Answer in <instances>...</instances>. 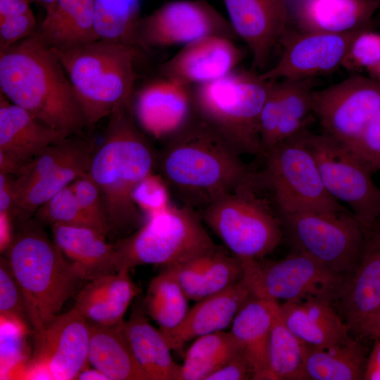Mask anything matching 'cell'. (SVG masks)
<instances>
[{"label": "cell", "instance_id": "cell-1", "mask_svg": "<svg viewBox=\"0 0 380 380\" xmlns=\"http://www.w3.org/2000/svg\"><path fill=\"white\" fill-rule=\"evenodd\" d=\"M172 197L198 213L247 181L253 172L231 144L195 113L157 152Z\"/></svg>", "mask_w": 380, "mask_h": 380}, {"label": "cell", "instance_id": "cell-2", "mask_svg": "<svg viewBox=\"0 0 380 380\" xmlns=\"http://www.w3.org/2000/svg\"><path fill=\"white\" fill-rule=\"evenodd\" d=\"M108 118L87 174L100 191L107 214L108 238L114 243L146 221L133 194L139 183L157 170V151L137 125L132 103L118 108Z\"/></svg>", "mask_w": 380, "mask_h": 380}, {"label": "cell", "instance_id": "cell-3", "mask_svg": "<svg viewBox=\"0 0 380 380\" xmlns=\"http://www.w3.org/2000/svg\"><path fill=\"white\" fill-rule=\"evenodd\" d=\"M0 90L10 101L66 138L87 121L56 50L36 33L0 51Z\"/></svg>", "mask_w": 380, "mask_h": 380}, {"label": "cell", "instance_id": "cell-4", "mask_svg": "<svg viewBox=\"0 0 380 380\" xmlns=\"http://www.w3.org/2000/svg\"><path fill=\"white\" fill-rule=\"evenodd\" d=\"M32 217L13 224L4 249L25 302L33 334L42 329L87 281Z\"/></svg>", "mask_w": 380, "mask_h": 380}, {"label": "cell", "instance_id": "cell-5", "mask_svg": "<svg viewBox=\"0 0 380 380\" xmlns=\"http://www.w3.org/2000/svg\"><path fill=\"white\" fill-rule=\"evenodd\" d=\"M93 129L118 108L133 103L139 48L96 40L57 51Z\"/></svg>", "mask_w": 380, "mask_h": 380}, {"label": "cell", "instance_id": "cell-6", "mask_svg": "<svg viewBox=\"0 0 380 380\" xmlns=\"http://www.w3.org/2000/svg\"><path fill=\"white\" fill-rule=\"evenodd\" d=\"M272 81L253 70L230 72L191 87L194 113L241 156H263L260 115Z\"/></svg>", "mask_w": 380, "mask_h": 380}, {"label": "cell", "instance_id": "cell-7", "mask_svg": "<svg viewBox=\"0 0 380 380\" xmlns=\"http://www.w3.org/2000/svg\"><path fill=\"white\" fill-rule=\"evenodd\" d=\"M299 133L265 153V166L253 172L252 184L270 196L277 213L349 211L326 189L316 160Z\"/></svg>", "mask_w": 380, "mask_h": 380}, {"label": "cell", "instance_id": "cell-8", "mask_svg": "<svg viewBox=\"0 0 380 380\" xmlns=\"http://www.w3.org/2000/svg\"><path fill=\"white\" fill-rule=\"evenodd\" d=\"M198 213L232 255L242 260L262 259L284 238L274 207L253 186L251 177Z\"/></svg>", "mask_w": 380, "mask_h": 380}, {"label": "cell", "instance_id": "cell-9", "mask_svg": "<svg viewBox=\"0 0 380 380\" xmlns=\"http://www.w3.org/2000/svg\"><path fill=\"white\" fill-rule=\"evenodd\" d=\"M203 223L197 212L173 204L150 217L132 234L113 243L117 272L142 265L165 267L215 249L217 246Z\"/></svg>", "mask_w": 380, "mask_h": 380}, {"label": "cell", "instance_id": "cell-10", "mask_svg": "<svg viewBox=\"0 0 380 380\" xmlns=\"http://www.w3.org/2000/svg\"><path fill=\"white\" fill-rule=\"evenodd\" d=\"M284 237L293 251L303 253L330 271L350 277L357 267L365 228L352 212L277 213Z\"/></svg>", "mask_w": 380, "mask_h": 380}, {"label": "cell", "instance_id": "cell-11", "mask_svg": "<svg viewBox=\"0 0 380 380\" xmlns=\"http://www.w3.org/2000/svg\"><path fill=\"white\" fill-rule=\"evenodd\" d=\"M241 261V280L251 296L277 302L298 301L312 296L331 302L347 279L298 251H293L285 258L275 261Z\"/></svg>", "mask_w": 380, "mask_h": 380}, {"label": "cell", "instance_id": "cell-12", "mask_svg": "<svg viewBox=\"0 0 380 380\" xmlns=\"http://www.w3.org/2000/svg\"><path fill=\"white\" fill-rule=\"evenodd\" d=\"M299 134L312 152L329 194L346 203L363 226L376 222L380 218V188L363 163L324 134L304 129Z\"/></svg>", "mask_w": 380, "mask_h": 380}, {"label": "cell", "instance_id": "cell-13", "mask_svg": "<svg viewBox=\"0 0 380 380\" xmlns=\"http://www.w3.org/2000/svg\"><path fill=\"white\" fill-rule=\"evenodd\" d=\"M380 107V81L353 75L314 90L312 110L324 134L350 149Z\"/></svg>", "mask_w": 380, "mask_h": 380}, {"label": "cell", "instance_id": "cell-14", "mask_svg": "<svg viewBox=\"0 0 380 380\" xmlns=\"http://www.w3.org/2000/svg\"><path fill=\"white\" fill-rule=\"evenodd\" d=\"M89 320L77 309L56 315L34 333L26 379L72 380L86 367Z\"/></svg>", "mask_w": 380, "mask_h": 380}, {"label": "cell", "instance_id": "cell-15", "mask_svg": "<svg viewBox=\"0 0 380 380\" xmlns=\"http://www.w3.org/2000/svg\"><path fill=\"white\" fill-rule=\"evenodd\" d=\"M209 36L234 40L237 35L229 19L205 0L166 2L141 18L139 39L144 51L153 47L186 45Z\"/></svg>", "mask_w": 380, "mask_h": 380}, {"label": "cell", "instance_id": "cell-16", "mask_svg": "<svg viewBox=\"0 0 380 380\" xmlns=\"http://www.w3.org/2000/svg\"><path fill=\"white\" fill-rule=\"evenodd\" d=\"M371 25L344 33L286 32L278 61L260 73L265 80H302L331 72L342 65L356 35Z\"/></svg>", "mask_w": 380, "mask_h": 380}, {"label": "cell", "instance_id": "cell-17", "mask_svg": "<svg viewBox=\"0 0 380 380\" xmlns=\"http://www.w3.org/2000/svg\"><path fill=\"white\" fill-rule=\"evenodd\" d=\"M360 262L331 302L350 330L357 334L380 313V223L364 226Z\"/></svg>", "mask_w": 380, "mask_h": 380}, {"label": "cell", "instance_id": "cell-18", "mask_svg": "<svg viewBox=\"0 0 380 380\" xmlns=\"http://www.w3.org/2000/svg\"><path fill=\"white\" fill-rule=\"evenodd\" d=\"M237 37L248 45L253 70H262L276 44L287 31L288 0H222Z\"/></svg>", "mask_w": 380, "mask_h": 380}, {"label": "cell", "instance_id": "cell-19", "mask_svg": "<svg viewBox=\"0 0 380 380\" xmlns=\"http://www.w3.org/2000/svg\"><path fill=\"white\" fill-rule=\"evenodd\" d=\"M132 111L145 134L164 141L194 116L191 89L165 77L151 81L136 91Z\"/></svg>", "mask_w": 380, "mask_h": 380}, {"label": "cell", "instance_id": "cell-20", "mask_svg": "<svg viewBox=\"0 0 380 380\" xmlns=\"http://www.w3.org/2000/svg\"><path fill=\"white\" fill-rule=\"evenodd\" d=\"M243 52L234 40L209 36L186 44L159 67L160 74L192 87L220 79L235 70Z\"/></svg>", "mask_w": 380, "mask_h": 380}, {"label": "cell", "instance_id": "cell-21", "mask_svg": "<svg viewBox=\"0 0 380 380\" xmlns=\"http://www.w3.org/2000/svg\"><path fill=\"white\" fill-rule=\"evenodd\" d=\"M63 139L0 93V172L17 177L36 156Z\"/></svg>", "mask_w": 380, "mask_h": 380}, {"label": "cell", "instance_id": "cell-22", "mask_svg": "<svg viewBox=\"0 0 380 380\" xmlns=\"http://www.w3.org/2000/svg\"><path fill=\"white\" fill-rule=\"evenodd\" d=\"M300 32L344 33L371 25L380 0H288Z\"/></svg>", "mask_w": 380, "mask_h": 380}, {"label": "cell", "instance_id": "cell-23", "mask_svg": "<svg viewBox=\"0 0 380 380\" xmlns=\"http://www.w3.org/2000/svg\"><path fill=\"white\" fill-rule=\"evenodd\" d=\"M250 297L248 288L241 279L220 292L198 300L178 326L162 334L171 350H182L186 342L227 328Z\"/></svg>", "mask_w": 380, "mask_h": 380}, {"label": "cell", "instance_id": "cell-24", "mask_svg": "<svg viewBox=\"0 0 380 380\" xmlns=\"http://www.w3.org/2000/svg\"><path fill=\"white\" fill-rule=\"evenodd\" d=\"M279 310L286 327L308 347H329L351 337L342 317L325 298L279 303Z\"/></svg>", "mask_w": 380, "mask_h": 380}, {"label": "cell", "instance_id": "cell-25", "mask_svg": "<svg viewBox=\"0 0 380 380\" xmlns=\"http://www.w3.org/2000/svg\"><path fill=\"white\" fill-rule=\"evenodd\" d=\"M163 268L171 272L189 300L195 301L234 285L243 273L241 260L218 247Z\"/></svg>", "mask_w": 380, "mask_h": 380}, {"label": "cell", "instance_id": "cell-26", "mask_svg": "<svg viewBox=\"0 0 380 380\" xmlns=\"http://www.w3.org/2000/svg\"><path fill=\"white\" fill-rule=\"evenodd\" d=\"M139 291L129 271L120 270L85 283L76 294L73 308L90 322L114 325L123 321Z\"/></svg>", "mask_w": 380, "mask_h": 380}, {"label": "cell", "instance_id": "cell-27", "mask_svg": "<svg viewBox=\"0 0 380 380\" xmlns=\"http://www.w3.org/2000/svg\"><path fill=\"white\" fill-rule=\"evenodd\" d=\"M53 240L88 281L117 272L114 243L87 227L55 224Z\"/></svg>", "mask_w": 380, "mask_h": 380}, {"label": "cell", "instance_id": "cell-28", "mask_svg": "<svg viewBox=\"0 0 380 380\" xmlns=\"http://www.w3.org/2000/svg\"><path fill=\"white\" fill-rule=\"evenodd\" d=\"M145 312L141 307H135L123 324L137 362L148 380H179L181 365L173 360L163 334L148 322Z\"/></svg>", "mask_w": 380, "mask_h": 380}, {"label": "cell", "instance_id": "cell-29", "mask_svg": "<svg viewBox=\"0 0 380 380\" xmlns=\"http://www.w3.org/2000/svg\"><path fill=\"white\" fill-rule=\"evenodd\" d=\"M89 322L88 362L108 380H148L125 334L124 321L114 325Z\"/></svg>", "mask_w": 380, "mask_h": 380}, {"label": "cell", "instance_id": "cell-30", "mask_svg": "<svg viewBox=\"0 0 380 380\" xmlns=\"http://www.w3.org/2000/svg\"><path fill=\"white\" fill-rule=\"evenodd\" d=\"M94 0H58L37 34L49 47L59 51L99 40L94 30Z\"/></svg>", "mask_w": 380, "mask_h": 380}, {"label": "cell", "instance_id": "cell-31", "mask_svg": "<svg viewBox=\"0 0 380 380\" xmlns=\"http://www.w3.org/2000/svg\"><path fill=\"white\" fill-rule=\"evenodd\" d=\"M279 302L251 296L232 322L231 333L242 345L253 380H265L270 331Z\"/></svg>", "mask_w": 380, "mask_h": 380}, {"label": "cell", "instance_id": "cell-32", "mask_svg": "<svg viewBox=\"0 0 380 380\" xmlns=\"http://www.w3.org/2000/svg\"><path fill=\"white\" fill-rule=\"evenodd\" d=\"M367 358L366 348L352 337L329 347H308L304 380H362Z\"/></svg>", "mask_w": 380, "mask_h": 380}, {"label": "cell", "instance_id": "cell-33", "mask_svg": "<svg viewBox=\"0 0 380 380\" xmlns=\"http://www.w3.org/2000/svg\"><path fill=\"white\" fill-rule=\"evenodd\" d=\"M94 149L82 153L30 184L16 201L10 216L12 224L32 217L41 205L87 174Z\"/></svg>", "mask_w": 380, "mask_h": 380}, {"label": "cell", "instance_id": "cell-34", "mask_svg": "<svg viewBox=\"0 0 380 380\" xmlns=\"http://www.w3.org/2000/svg\"><path fill=\"white\" fill-rule=\"evenodd\" d=\"M243 350L231 331L200 336L185 353L179 380H206Z\"/></svg>", "mask_w": 380, "mask_h": 380}, {"label": "cell", "instance_id": "cell-35", "mask_svg": "<svg viewBox=\"0 0 380 380\" xmlns=\"http://www.w3.org/2000/svg\"><path fill=\"white\" fill-rule=\"evenodd\" d=\"M308 348L284 322L279 303L269 338L265 380H304Z\"/></svg>", "mask_w": 380, "mask_h": 380}, {"label": "cell", "instance_id": "cell-36", "mask_svg": "<svg viewBox=\"0 0 380 380\" xmlns=\"http://www.w3.org/2000/svg\"><path fill=\"white\" fill-rule=\"evenodd\" d=\"M141 18L140 0H94V30L99 40L142 50Z\"/></svg>", "mask_w": 380, "mask_h": 380}, {"label": "cell", "instance_id": "cell-37", "mask_svg": "<svg viewBox=\"0 0 380 380\" xmlns=\"http://www.w3.org/2000/svg\"><path fill=\"white\" fill-rule=\"evenodd\" d=\"M189 298L167 268L150 282L144 300V309L160 327L162 333L178 326L186 316Z\"/></svg>", "mask_w": 380, "mask_h": 380}, {"label": "cell", "instance_id": "cell-38", "mask_svg": "<svg viewBox=\"0 0 380 380\" xmlns=\"http://www.w3.org/2000/svg\"><path fill=\"white\" fill-rule=\"evenodd\" d=\"M313 82V78L279 81L280 120L274 146L306 129L311 122Z\"/></svg>", "mask_w": 380, "mask_h": 380}, {"label": "cell", "instance_id": "cell-39", "mask_svg": "<svg viewBox=\"0 0 380 380\" xmlns=\"http://www.w3.org/2000/svg\"><path fill=\"white\" fill-rule=\"evenodd\" d=\"M96 146L94 139L83 134L64 138L48 146L27 164L19 175L15 177L16 201L21 194L38 179L82 153L94 150Z\"/></svg>", "mask_w": 380, "mask_h": 380}, {"label": "cell", "instance_id": "cell-40", "mask_svg": "<svg viewBox=\"0 0 380 380\" xmlns=\"http://www.w3.org/2000/svg\"><path fill=\"white\" fill-rule=\"evenodd\" d=\"M1 379H25L30 360L26 349L27 331L1 317Z\"/></svg>", "mask_w": 380, "mask_h": 380}, {"label": "cell", "instance_id": "cell-41", "mask_svg": "<svg viewBox=\"0 0 380 380\" xmlns=\"http://www.w3.org/2000/svg\"><path fill=\"white\" fill-rule=\"evenodd\" d=\"M33 217L44 225L63 224L92 228L81 209L71 184L41 205Z\"/></svg>", "mask_w": 380, "mask_h": 380}, {"label": "cell", "instance_id": "cell-42", "mask_svg": "<svg viewBox=\"0 0 380 380\" xmlns=\"http://www.w3.org/2000/svg\"><path fill=\"white\" fill-rule=\"evenodd\" d=\"M0 315L33 332L23 295L5 257L0 260Z\"/></svg>", "mask_w": 380, "mask_h": 380}, {"label": "cell", "instance_id": "cell-43", "mask_svg": "<svg viewBox=\"0 0 380 380\" xmlns=\"http://www.w3.org/2000/svg\"><path fill=\"white\" fill-rule=\"evenodd\" d=\"M81 209L91 227L108 238V220L100 191L88 174L71 184Z\"/></svg>", "mask_w": 380, "mask_h": 380}, {"label": "cell", "instance_id": "cell-44", "mask_svg": "<svg viewBox=\"0 0 380 380\" xmlns=\"http://www.w3.org/2000/svg\"><path fill=\"white\" fill-rule=\"evenodd\" d=\"M133 196L146 220L172 205V195L166 182L160 174L155 172L139 183Z\"/></svg>", "mask_w": 380, "mask_h": 380}, {"label": "cell", "instance_id": "cell-45", "mask_svg": "<svg viewBox=\"0 0 380 380\" xmlns=\"http://www.w3.org/2000/svg\"><path fill=\"white\" fill-rule=\"evenodd\" d=\"M370 27L353 39L341 65L348 71L366 70L380 61V33L372 31Z\"/></svg>", "mask_w": 380, "mask_h": 380}, {"label": "cell", "instance_id": "cell-46", "mask_svg": "<svg viewBox=\"0 0 380 380\" xmlns=\"http://www.w3.org/2000/svg\"><path fill=\"white\" fill-rule=\"evenodd\" d=\"M349 150L372 173L380 172V107Z\"/></svg>", "mask_w": 380, "mask_h": 380}, {"label": "cell", "instance_id": "cell-47", "mask_svg": "<svg viewBox=\"0 0 380 380\" xmlns=\"http://www.w3.org/2000/svg\"><path fill=\"white\" fill-rule=\"evenodd\" d=\"M280 82L279 80L272 81L260 115V136L263 156L274 146L276 133L280 120Z\"/></svg>", "mask_w": 380, "mask_h": 380}, {"label": "cell", "instance_id": "cell-48", "mask_svg": "<svg viewBox=\"0 0 380 380\" xmlns=\"http://www.w3.org/2000/svg\"><path fill=\"white\" fill-rule=\"evenodd\" d=\"M37 28L32 9L0 18V51L34 35Z\"/></svg>", "mask_w": 380, "mask_h": 380}, {"label": "cell", "instance_id": "cell-49", "mask_svg": "<svg viewBox=\"0 0 380 380\" xmlns=\"http://www.w3.org/2000/svg\"><path fill=\"white\" fill-rule=\"evenodd\" d=\"M253 378L252 366L243 350L224 366L211 374L206 380H248Z\"/></svg>", "mask_w": 380, "mask_h": 380}, {"label": "cell", "instance_id": "cell-50", "mask_svg": "<svg viewBox=\"0 0 380 380\" xmlns=\"http://www.w3.org/2000/svg\"><path fill=\"white\" fill-rule=\"evenodd\" d=\"M14 180L15 176L0 172V216L10 218L15 205L16 193Z\"/></svg>", "mask_w": 380, "mask_h": 380}, {"label": "cell", "instance_id": "cell-51", "mask_svg": "<svg viewBox=\"0 0 380 380\" xmlns=\"http://www.w3.org/2000/svg\"><path fill=\"white\" fill-rule=\"evenodd\" d=\"M374 340L372 350L367 358L363 376L365 380H380V338Z\"/></svg>", "mask_w": 380, "mask_h": 380}, {"label": "cell", "instance_id": "cell-52", "mask_svg": "<svg viewBox=\"0 0 380 380\" xmlns=\"http://www.w3.org/2000/svg\"><path fill=\"white\" fill-rule=\"evenodd\" d=\"M358 336L374 339L380 338V313L362 328Z\"/></svg>", "mask_w": 380, "mask_h": 380}, {"label": "cell", "instance_id": "cell-53", "mask_svg": "<svg viewBox=\"0 0 380 380\" xmlns=\"http://www.w3.org/2000/svg\"><path fill=\"white\" fill-rule=\"evenodd\" d=\"M77 380H108L107 376L98 369L84 368L76 377Z\"/></svg>", "mask_w": 380, "mask_h": 380}, {"label": "cell", "instance_id": "cell-54", "mask_svg": "<svg viewBox=\"0 0 380 380\" xmlns=\"http://www.w3.org/2000/svg\"><path fill=\"white\" fill-rule=\"evenodd\" d=\"M31 3H35L42 6L45 12L46 15H49L54 9L58 0H30Z\"/></svg>", "mask_w": 380, "mask_h": 380}, {"label": "cell", "instance_id": "cell-55", "mask_svg": "<svg viewBox=\"0 0 380 380\" xmlns=\"http://www.w3.org/2000/svg\"><path fill=\"white\" fill-rule=\"evenodd\" d=\"M366 72L371 78L380 81V61L376 65L367 69Z\"/></svg>", "mask_w": 380, "mask_h": 380}]
</instances>
